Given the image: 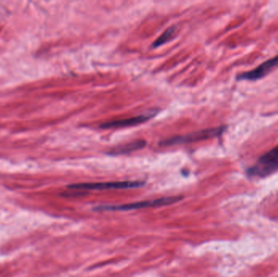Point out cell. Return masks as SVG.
Instances as JSON below:
<instances>
[{
    "instance_id": "3",
    "label": "cell",
    "mask_w": 278,
    "mask_h": 277,
    "mask_svg": "<svg viewBox=\"0 0 278 277\" xmlns=\"http://www.w3.org/2000/svg\"><path fill=\"white\" fill-rule=\"evenodd\" d=\"M226 126L217 127L212 129H204L201 131L190 133L188 135L179 136L176 138H169L160 142V146H174V145L183 144L188 142H197L208 138H215L217 136H221L226 131Z\"/></svg>"
},
{
    "instance_id": "6",
    "label": "cell",
    "mask_w": 278,
    "mask_h": 277,
    "mask_svg": "<svg viewBox=\"0 0 278 277\" xmlns=\"http://www.w3.org/2000/svg\"><path fill=\"white\" fill-rule=\"evenodd\" d=\"M154 114H145L142 116L128 118L124 120H112L109 122H105L100 125L102 129H116V128H125V127L135 126L146 122L153 117Z\"/></svg>"
},
{
    "instance_id": "8",
    "label": "cell",
    "mask_w": 278,
    "mask_h": 277,
    "mask_svg": "<svg viewBox=\"0 0 278 277\" xmlns=\"http://www.w3.org/2000/svg\"><path fill=\"white\" fill-rule=\"evenodd\" d=\"M176 27L172 26L170 28H168L166 30L164 31L163 34H161L160 37H158L157 39L152 44V46L154 48L158 47V46H160L163 44L165 43V42H168L172 37H173V34L175 33Z\"/></svg>"
},
{
    "instance_id": "5",
    "label": "cell",
    "mask_w": 278,
    "mask_h": 277,
    "mask_svg": "<svg viewBox=\"0 0 278 277\" xmlns=\"http://www.w3.org/2000/svg\"><path fill=\"white\" fill-rule=\"evenodd\" d=\"M278 66V55L261 63L255 69L243 72L237 76L238 81H255L262 79Z\"/></svg>"
},
{
    "instance_id": "2",
    "label": "cell",
    "mask_w": 278,
    "mask_h": 277,
    "mask_svg": "<svg viewBox=\"0 0 278 277\" xmlns=\"http://www.w3.org/2000/svg\"><path fill=\"white\" fill-rule=\"evenodd\" d=\"M182 197H169L162 199L147 200V201L137 202L124 205L103 206L95 208L98 211H131V210L144 209V208H156L162 206L171 205L182 200Z\"/></svg>"
},
{
    "instance_id": "4",
    "label": "cell",
    "mask_w": 278,
    "mask_h": 277,
    "mask_svg": "<svg viewBox=\"0 0 278 277\" xmlns=\"http://www.w3.org/2000/svg\"><path fill=\"white\" fill-rule=\"evenodd\" d=\"M143 181H114V182H96V183L72 184L68 189L81 190H124L134 189L144 186Z\"/></svg>"
},
{
    "instance_id": "7",
    "label": "cell",
    "mask_w": 278,
    "mask_h": 277,
    "mask_svg": "<svg viewBox=\"0 0 278 277\" xmlns=\"http://www.w3.org/2000/svg\"><path fill=\"white\" fill-rule=\"evenodd\" d=\"M146 142L143 140L139 141H135V142H130L126 145L118 146L116 148L112 149L110 154L111 155H123V154H128V153L132 152V151H137L139 149H142L146 146Z\"/></svg>"
},
{
    "instance_id": "1",
    "label": "cell",
    "mask_w": 278,
    "mask_h": 277,
    "mask_svg": "<svg viewBox=\"0 0 278 277\" xmlns=\"http://www.w3.org/2000/svg\"><path fill=\"white\" fill-rule=\"evenodd\" d=\"M278 171V146L259 158L253 166L247 170V175L252 178H265Z\"/></svg>"
}]
</instances>
